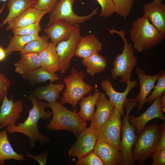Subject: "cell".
Here are the masks:
<instances>
[{
	"label": "cell",
	"instance_id": "obj_1",
	"mask_svg": "<svg viewBox=\"0 0 165 165\" xmlns=\"http://www.w3.org/2000/svg\"><path fill=\"white\" fill-rule=\"evenodd\" d=\"M27 98L31 101L33 106L28 111L27 118L23 122H20L17 125L9 126L5 129L9 134L19 133L27 136L29 140V146L32 148L36 142L44 144L50 141L48 136L39 132L38 123L41 118L46 120L50 118L52 112L45 110L48 107V103L37 100L31 94L28 96Z\"/></svg>",
	"mask_w": 165,
	"mask_h": 165
},
{
	"label": "cell",
	"instance_id": "obj_31",
	"mask_svg": "<svg viewBox=\"0 0 165 165\" xmlns=\"http://www.w3.org/2000/svg\"><path fill=\"white\" fill-rule=\"evenodd\" d=\"M49 38L47 35L41 36L39 38L35 39L28 43L20 52L21 54L27 53L39 54L48 46Z\"/></svg>",
	"mask_w": 165,
	"mask_h": 165
},
{
	"label": "cell",
	"instance_id": "obj_27",
	"mask_svg": "<svg viewBox=\"0 0 165 165\" xmlns=\"http://www.w3.org/2000/svg\"><path fill=\"white\" fill-rule=\"evenodd\" d=\"M23 79L28 80L32 84L44 82L50 80V82L56 81L60 79L55 73L40 67L21 75Z\"/></svg>",
	"mask_w": 165,
	"mask_h": 165
},
{
	"label": "cell",
	"instance_id": "obj_8",
	"mask_svg": "<svg viewBox=\"0 0 165 165\" xmlns=\"http://www.w3.org/2000/svg\"><path fill=\"white\" fill-rule=\"evenodd\" d=\"M78 0H61L53 9L49 13V19L46 25L48 27L56 21L63 20L72 25L82 23L91 19L98 14V8L96 7L91 13L86 16H80L73 11L74 3Z\"/></svg>",
	"mask_w": 165,
	"mask_h": 165
},
{
	"label": "cell",
	"instance_id": "obj_21",
	"mask_svg": "<svg viewBox=\"0 0 165 165\" xmlns=\"http://www.w3.org/2000/svg\"><path fill=\"white\" fill-rule=\"evenodd\" d=\"M102 44L94 34L81 37L77 45L75 55L82 59L98 53L102 50Z\"/></svg>",
	"mask_w": 165,
	"mask_h": 165
},
{
	"label": "cell",
	"instance_id": "obj_41",
	"mask_svg": "<svg viewBox=\"0 0 165 165\" xmlns=\"http://www.w3.org/2000/svg\"><path fill=\"white\" fill-rule=\"evenodd\" d=\"M161 133L157 148L165 149V124L162 123L160 125Z\"/></svg>",
	"mask_w": 165,
	"mask_h": 165
},
{
	"label": "cell",
	"instance_id": "obj_45",
	"mask_svg": "<svg viewBox=\"0 0 165 165\" xmlns=\"http://www.w3.org/2000/svg\"><path fill=\"white\" fill-rule=\"evenodd\" d=\"M164 1H165V0H164Z\"/></svg>",
	"mask_w": 165,
	"mask_h": 165
},
{
	"label": "cell",
	"instance_id": "obj_20",
	"mask_svg": "<svg viewBox=\"0 0 165 165\" xmlns=\"http://www.w3.org/2000/svg\"><path fill=\"white\" fill-rule=\"evenodd\" d=\"M74 26L63 20H57L46 28L45 32L56 46L60 42L66 40L70 36Z\"/></svg>",
	"mask_w": 165,
	"mask_h": 165
},
{
	"label": "cell",
	"instance_id": "obj_2",
	"mask_svg": "<svg viewBox=\"0 0 165 165\" xmlns=\"http://www.w3.org/2000/svg\"><path fill=\"white\" fill-rule=\"evenodd\" d=\"M129 33L134 47L140 52L160 43L165 37V32L159 31L143 16L133 22Z\"/></svg>",
	"mask_w": 165,
	"mask_h": 165
},
{
	"label": "cell",
	"instance_id": "obj_33",
	"mask_svg": "<svg viewBox=\"0 0 165 165\" xmlns=\"http://www.w3.org/2000/svg\"><path fill=\"white\" fill-rule=\"evenodd\" d=\"M157 84L154 86L153 91L151 95L147 97L146 102L150 105L156 98L161 97L165 93V71L158 79Z\"/></svg>",
	"mask_w": 165,
	"mask_h": 165
},
{
	"label": "cell",
	"instance_id": "obj_32",
	"mask_svg": "<svg viewBox=\"0 0 165 165\" xmlns=\"http://www.w3.org/2000/svg\"><path fill=\"white\" fill-rule=\"evenodd\" d=\"M115 13L126 19L130 14L134 0H112Z\"/></svg>",
	"mask_w": 165,
	"mask_h": 165
},
{
	"label": "cell",
	"instance_id": "obj_30",
	"mask_svg": "<svg viewBox=\"0 0 165 165\" xmlns=\"http://www.w3.org/2000/svg\"><path fill=\"white\" fill-rule=\"evenodd\" d=\"M40 37L38 34L32 35H13L10 37V41L5 50L6 56H9L13 52H20L29 42L38 39Z\"/></svg>",
	"mask_w": 165,
	"mask_h": 165
},
{
	"label": "cell",
	"instance_id": "obj_44",
	"mask_svg": "<svg viewBox=\"0 0 165 165\" xmlns=\"http://www.w3.org/2000/svg\"><path fill=\"white\" fill-rule=\"evenodd\" d=\"M7 0H0V1H4V2H5Z\"/></svg>",
	"mask_w": 165,
	"mask_h": 165
},
{
	"label": "cell",
	"instance_id": "obj_3",
	"mask_svg": "<svg viewBox=\"0 0 165 165\" xmlns=\"http://www.w3.org/2000/svg\"><path fill=\"white\" fill-rule=\"evenodd\" d=\"M52 111L53 117L46 128L50 130L69 131L77 137L86 127L87 123L75 111H72L57 101L48 103Z\"/></svg>",
	"mask_w": 165,
	"mask_h": 165
},
{
	"label": "cell",
	"instance_id": "obj_6",
	"mask_svg": "<svg viewBox=\"0 0 165 165\" xmlns=\"http://www.w3.org/2000/svg\"><path fill=\"white\" fill-rule=\"evenodd\" d=\"M137 104L134 98H127L123 104L126 113L123 116L121 123L122 134L119 149L121 155L120 165H134L135 164L132 156V151L138 135L136 134V127L130 123L129 115Z\"/></svg>",
	"mask_w": 165,
	"mask_h": 165
},
{
	"label": "cell",
	"instance_id": "obj_12",
	"mask_svg": "<svg viewBox=\"0 0 165 165\" xmlns=\"http://www.w3.org/2000/svg\"><path fill=\"white\" fill-rule=\"evenodd\" d=\"M76 138V141L70 148L68 155L76 157L79 160L94 151L97 139L95 132L90 127L85 128Z\"/></svg>",
	"mask_w": 165,
	"mask_h": 165
},
{
	"label": "cell",
	"instance_id": "obj_43",
	"mask_svg": "<svg viewBox=\"0 0 165 165\" xmlns=\"http://www.w3.org/2000/svg\"><path fill=\"white\" fill-rule=\"evenodd\" d=\"M6 55L5 51V50L1 47L0 46V61L4 60Z\"/></svg>",
	"mask_w": 165,
	"mask_h": 165
},
{
	"label": "cell",
	"instance_id": "obj_18",
	"mask_svg": "<svg viewBox=\"0 0 165 165\" xmlns=\"http://www.w3.org/2000/svg\"><path fill=\"white\" fill-rule=\"evenodd\" d=\"M34 7L29 8L8 22L6 30L19 28L39 22L43 16L48 13Z\"/></svg>",
	"mask_w": 165,
	"mask_h": 165
},
{
	"label": "cell",
	"instance_id": "obj_15",
	"mask_svg": "<svg viewBox=\"0 0 165 165\" xmlns=\"http://www.w3.org/2000/svg\"><path fill=\"white\" fill-rule=\"evenodd\" d=\"M142 6L143 16L147 18L159 31L165 32V5L162 0H153Z\"/></svg>",
	"mask_w": 165,
	"mask_h": 165
},
{
	"label": "cell",
	"instance_id": "obj_40",
	"mask_svg": "<svg viewBox=\"0 0 165 165\" xmlns=\"http://www.w3.org/2000/svg\"><path fill=\"white\" fill-rule=\"evenodd\" d=\"M49 153V152L48 151H46L42 152L39 155L37 156L27 153L26 155V156L33 159L38 162L40 165H45L47 161Z\"/></svg>",
	"mask_w": 165,
	"mask_h": 165
},
{
	"label": "cell",
	"instance_id": "obj_38",
	"mask_svg": "<svg viewBox=\"0 0 165 165\" xmlns=\"http://www.w3.org/2000/svg\"><path fill=\"white\" fill-rule=\"evenodd\" d=\"M151 157L153 159L151 165H165V149L156 148Z\"/></svg>",
	"mask_w": 165,
	"mask_h": 165
},
{
	"label": "cell",
	"instance_id": "obj_4",
	"mask_svg": "<svg viewBox=\"0 0 165 165\" xmlns=\"http://www.w3.org/2000/svg\"><path fill=\"white\" fill-rule=\"evenodd\" d=\"M108 31L112 35L115 33L120 36L124 44L122 52L116 55L112 63L113 67L111 69L112 76L114 79L119 77V81L126 83L130 80L133 69L138 63L137 59L134 53V48L132 47L131 43H128L125 36V31H117L112 28Z\"/></svg>",
	"mask_w": 165,
	"mask_h": 165
},
{
	"label": "cell",
	"instance_id": "obj_29",
	"mask_svg": "<svg viewBox=\"0 0 165 165\" xmlns=\"http://www.w3.org/2000/svg\"><path fill=\"white\" fill-rule=\"evenodd\" d=\"M82 64L86 68V72L93 76L96 74L103 72L107 67L108 61L103 56L94 54L82 60Z\"/></svg>",
	"mask_w": 165,
	"mask_h": 165
},
{
	"label": "cell",
	"instance_id": "obj_37",
	"mask_svg": "<svg viewBox=\"0 0 165 165\" xmlns=\"http://www.w3.org/2000/svg\"><path fill=\"white\" fill-rule=\"evenodd\" d=\"M60 0H36L33 7L40 10L47 11L49 13Z\"/></svg>",
	"mask_w": 165,
	"mask_h": 165
},
{
	"label": "cell",
	"instance_id": "obj_22",
	"mask_svg": "<svg viewBox=\"0 0 165 165\" xmlns=\"http://www.w3.org/2000/svg\"><path fill=\"white\" fill-rule=\"evenodd\" d=\"M65 86L62 83L50 82L47 85L36 88L31 94L38 101L44 100L48 103H51L59 98L60 93Z\"/></svg>",
	"mask_w": 165,
	"mask_h": 165
},
{
	"label": "cell",
	"instance_id": "obj_11",
	"mask_svg": "<svg viewBox=\"0 0 165 165\" xmlns=\"http://www.w3.org/2000/svg\"><path fill=\"white\" fill-rule=\"evenodd\" d=\"M24 107L22 100L13 101V96L9 99L6 95L2 101L0 108V129L16 125V123L21 118L20 113Z\"/></svg>",
	"mask_w": 165,
	"mask_h": 165
},
{
	"label": "cell",
	"instance_id": "obj_16",
	"mask_svg": "<svg viewBox=\"0 0 165 165\" xmlns=\"http://www.w3.org/2000/svg\"><path fill=\"white\" fill-rule=\"evenodd\" d=\"M160 98L155 99L152 105L138 117H135L129 114V120L136 127L137 135L140 134L147 123L152 119L158 118L165 122V117L160 105Z\"/></svg>",
	"mask_w": 165,
	"mask_h": 165
},
{
	"label": "cell",
	"instance_id": "obj_28",
	"mask_svg": "<svg viewBox=\"0 0 165 165\" xmlns=\"http://www.w3.org/2000/svg\"><path fill=\"white\" fill-rule=\"evenodd\" d=\"M36 0H8L7 7L9 13L0 25V28L26 9L33 7Z\"/></svg>",
	"mask_w": 165,
	"mask_h": 165
},
{
	"label": "cell",
	"instance_id": "obj_34",
	"mask_svg": "<svg viewBox=\"0 0 165 165\" xmlns=\"http://www.w3.org/2000/svg\"><path fill=\"white\" fill-rule=\"evenodd\" d=\"M12 32L14 35H32L38 34L41 30L39 22L25 26L12 29Z\"/></svg>",
	"mask_w": 165,
	"mask_h": 165
},
{
	"label": "cell",
	"instance_id": "obj_10",
	"mask_svg": "<svg viewBox=\"0 0 165 165\" xmlns=\"http://www.w3.org/2000/svg\"><path fill=\"white\" fill-rule=\"evenodd\" d=\"M70 37L56 45L58 56L60 71L61 74L66 72L69 68L71 59L75 55L78 44L81 36L79 24L74 25Z\"/></svg>",
	"mask_w": 165,
	"mask_h": 165
},
{
	"label": "cell",
	"instance_id": "obj_25",
	"mask_svg": "<svg viewBox=\"0 0 165 165\" xmlns=\"http://www.w3.org/2000/svg\"><path fill=\"white\" fill-rule=\"evenodd\" d=\"M15 72L22 75L41 67L39 54L27 53L21 54L20 58L14 64Z\"/></svg>",
	"mask_w": 165,
	"mask_h": 165
},
{
	"label": "cell",
	"instance_id": "obj_9",
	"mask_svg": "<svg viewBox=\"0 0 165 165\" xmlns=\"http://www.w3.org/2000/svg\"><path fill=\"white\" fill-rule=\"evenodd\" d=\"M122 116L121 113L114 108L108 119L95 132L97 141L106 142L119 150Z\"/></svg>",
	"mask_w": 165,
	"mask_h": 165
},
{
	"label": "cell",
	"instance_id": "obj_35",
	"mask_svg": "<svg viewBox=\"0 0 165 165\" xmlns=\"http://www.w3.org/2000/svg\"><path fill=\"white\" fill-rule=\"evenodd\" d=\"M76 165H104L100 158L92 151L78 160Z\"/></svg>",
	"mask_w": 165,
	"mask_h": 165
},
{
	"label": "cell",
	"instance_id": "obj_5",
	"mask_svg": "<svg viewBox=\"0 0 165 165\" xmlns=\"http://www.w3.org/2000/svg\"><path fill=\"white\" fill-rule=\"evenodd\" d=\"M161 130L160 125L157 121L145 126L138 135L132 150V156L135 162L137 161L142 165L151 157L157 147Z\"/></svg>",
	"mask_w": 165,
	"mask_h": 165
},
{
	"label": "cell",
	"instance_id": "obj_36",
	"mask_svg": "<svg viewBox=\"0 0 165 165\" xmlns=\"http://www.w3.org/2000/svg\"><path fill=\"white\" fill-rule=\"evenodd\" d=\"M100 5L101 10L99 16L102 17H108L114 13L115 9L112 0H95Z\"/></svg>",
	"mask_w": 165,
	"mask_h": 165
},
{
	"label": "cell",
	"instance_id": "obj_13",
	"mask_svg": "<svg viewBox=\"0 0 165 165\" xmlns=\"http://www.w3.org/2000/svg\"><path fill=\"white\" fill-rule=\"evenodd\" d=\"M136 72L140 84V92L137 96L134 98L137 102V112H138L143 109L144 105L146 103L147 97L151 93L156 82L164 71L152 75L146 74L144 71L138 67L136 68Z\"/></svg>",
	"mask_w": 165,
	"mask_h": 165
},
{
	"label": "cell",
	"instance_id": "obj_19",
	"mask_svg": "<svg viewBox=\"0 0 165 165\" xmlns=\"http://www.w3.org/2000/svg\"><path fill=\"white\" fill-rule=\"evenodd\" d=\"M93 151L105 165H120L121 155L119 150L111 144L97 141Z\"/></svg>",
	"mask_w": 165,
	"mask_h": 165
},
{
	"label": "cell",
	"instance_id": "obj_14",
	"mask_svg": "<svg viewBox=\"0 0 165 165\" xmlns=\"http://www.w3.org/2000/svg\"><path fill=\"white\" fill-rule=\"evenodd\" d=\"M127 87L125 91L122 93L116 91L114 89L111 82L107 78L102 80L101 86L105 94L108 96L109 100L115 108L119 112L122 116L124 114L123 104L129 92L138 84L135 80L128 81L126 82Z\"/></svg>",
	"mask_w": 165,
	"mask_h": 165
},
{
	"label": "cell",
	"instance_id": "obj_26",
	"mask_svg": "<svg viewBox=\"0 0 165 165\" xmlns=\"http://www.w3.org/2000/svg\"><path fill=\"white\" fill-rule=\"evenodd\" d=\"M100 93L98 90L95 89L93 94L90 93L88 96L83 97L79 103L80 110L78 113L84 121H91L94 112L95 106Z\"/></svg>",
	"mask_w": 165,
	"mask_h": 165
},
{
	"label": "cell",
	"instance_id": "obj_7",
	"mask_svg": "<svg viewBox=\"0 0 165 165\" xmlns=\"http://www.w3.org/2000/svg\"><path fill=\"white\" fill-rule=\"evenodd\" d=\"M71 70V74L64 79L66 89L59 103L62 105L71 104L73 111H76V105L78 101L84 95L90 93L94 87L84 82L86 74L83 71L78 72L74 67H72Z\"/></svg>",
	"mask_w": 165,
	"mask_h": 165
},
{
	"label": "cell",
	"instance_id": "obj_42",
	"mask_svg": "<svg viewBox=\"0 0 165 165\" xmlns=\"http://www.w3.org/2000/svg\"><path fill=\"white\" fill-rule=\"evenodd\" d=\"M160 105L162 111L165 112V93L161 97L160 100Z\"/></svg>",
	"mask_w": 165,
	"mask_h": 165
},
{
	"label": "cell",
	"instance_id": "obj_17",
	"mask_svg": "<svg viewBox=\"0 0 165 165\" xmlns=\"http://www.w3.org/2000/svg\"><path fill=\"white\" fill-rule=\"evenodd\" d=\"M103 93H100L95 105L97 108L91 119L90 127L95 132L108 119L115 108Z\"/></svg>",
	"mask_w": 165,
	"mask_h": 165
},
{
	"label": "cell",
	"instance_id": "obj_39",
	"mask_svg": "<svg viewBox=\"0 0 165 165\" xmlns=\"http://www.w3.org/2000/svg\"><path fill=\"white\" fill-rule=\"evenodd\" d=\"M12 82L3 74L0 73V103L4 96L7 95L8 90Z\"/></svg>",
	"mask_w": 165,
	"mask_h": 165
},
{
	"label": "cell",
	"instance_id": "obj_23",
	"mask_svg": "<svg viewBox=\"0 0 165 165\" xmlns=\"http://www.w3.org/2000/svg\"><path fill=\"white\" fill-rule=\"evenodd\" d=\"M41 67L52 73L60 71L56 46L49 42L47 47L39 54Z\"/></svg>",
	"mask_w": 165,
	"mask_h": 165
},
{
	"label": "cell",
	"instance_id": "obj_24",
	"mask_svg": "<svg viewBox=\"0 0 165 165\" xmlns=\"http://www.w3.org/2000/svg\"><path fill=\"white\" fill-rule=\"evenodd\" d=\"M7 133L5 129L0 131V165H4L7 160L21 161L24 158L23 155L14 150L8 138Z\"/></svg>",
	"mask_w": 165,
	"mask_h": 165
}]
</instances>
